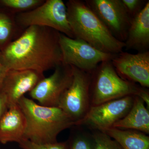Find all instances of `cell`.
Wrapping results in <instances>:
<instances>
[{
    "label": "cell",
    "instance_id": "6da1fadb",
    "mask_svg": "<svg viewBox=\"0 0 149 149\" xmlns=\"http://www.w3.org/2000/svg\"><path fill=\"white\" fill-rule=\"evenodd\" d=\"M60 32L47 27L30 26L0 52V60L7 70L43 72L62 64Z\"/></svg>",
    "mask_w": 149,
    "mask_h": 149
},
{
    "label": "cell",
    "instance_id": "7a4b0ae2",
    "mask_svg": "<svg viewBox=\"0 0 149 149\" xmlns=\"http://www.w3.org/2000/svg\"><path fill=\"white\" fill-rule=\"evenodd\" d=\"M65 5L74 38L83 40L106 53L116 54L123 51L125 43L112 35L85 1L69 0Z\"/></svg>",
    "mask_w": 149,
    "mask_h": 149
},
{
    "label": "cell",
    "instance_id": "3957f363",
    "mask_svg": "<svg viewBox=\"0 0 149 149\" xmlns=\"http://www.w3.org/2000/svg\"><path fill=\"white\" fill-rule=\"evenodd\" d=\"M18 104L26 118L24 139L37 144L55 143L60 133L74 126V122L58 107L41 105L25 96Z\"/></svg>",
    "mask_w": 149,
    "mask_h": 149
},
{
    "label": "cell",
    "instance_id": "277c9868",
    "mask_svg": "<svg viewBox=\"0 0 149 149\" xmlns=\"http://www.w3.org/2000/svg\"><path fill=\"white\" fill-rule=\"evenodd\" d=\"M91 76V106L126 96H137L142 87L120 77L111 60L100 63Z\"/></svg>",
    "mask_w": 149,
    "mask_h": 149
},
{
    "label": "cell",
    "instance_id": "5b68a950",
    "mask_svg": "<svg viewBox=\"0 0 149 149\" xmlns=\"http://www.w3.org/2000/svg\"><path fill=\"white\" fill-rule=\"evenodd\" d=\"M15 20L23 30L32 26L47 27L74 38L68 20L66 5L62 0H46L32 10L17 14Z\"/></svg>",
    "mask_w": 149,
    "mask_h": 149
},
{
    "label": "cell",
    "instance_id": "8992f818",
    "mask_svg": "<svg viewBox=\"0 0 149 149\" xmlns=\"http://www.w3.org/2000/svg\"><path fill=\"white\" fill-rule=\"evenodd\" d=\"M72 67V82L62 95L58 107L67 115L76 126L91 107V73Z\"/></svg>",
    "mask_w": 149,
    "mask_h": 149
},
{
    "label": "cell",
    "instance_id": "52a82bcc",
    "mask_svg": "<svg viewBox=\"0 0 149 149\" xmlns=\"http://www.w3.org/2000/svg\"><path fill=\"white\" fill-rule=\"evenodd\" d=\"M59 43L63 64L91 74L100 63L111 60L114 55L104 53L83 40L70 38L61 33Z\"/></svg>",
    "mask_w": 149,
    "mask_h": 149
},
{
    "label": "cell",
    "instance_id": "ba28073f",
    "mask_svg": "<svg viewBox=\"0 0 149 149\" xmlns=\"http://www.w3.org/2000/svg\"><path fill=\"white\" fill-rule=\"evenodd\" d=\"M134 96H126L91 106L83 119L76 126L84 125L102 132L113 128L115 123L122 119L130 111L133 105Z\"/></svg>",
    "mask_w": 149,
    "mask_h": 149
},
{
    "label": "cell",
    "instance_id": "9c48e42d",
    "mask_svg": "<svg viewBox=\"0 0 149 149\" xmlns=\"http://www.w3.org/2000/svg\"><path fill=\"white\" fill-rule=\"evenodd\" d=\"M54 70L50 76L43 78L29 93L31 99L41 105L58 107L62 95L72 82L71 65L62 63Z\"/></svg>",
    "mask_w": 149,
    "mask_h": 149
},
{
    "label": "cell",
    "instance_id": "30bf717a",
    "mask_svg": "<svg viewBox=\"0 0 149 149\" xmlns=\"http://www.w3.org/2000/svg\"><path fill=\"white\" fill-rule=\"evenodd\" d=\"M112 35L124 42L132 19L128 15L121 0H85Z\"/></svg>",
    "mask_w": 149,
    "mask_h": 149
},
{
    "label": "cell",
    "instance_id": "8fae6325",
    "mask_svg": "<svg viewBox=\"0 0 149 149\" xmlns=\"http://www.w3.org/2000/svg\"><path fill=\"white\" fill-rule=\"evenodd\" d=\"M111 62L120 77L149 88V51L135 54L123 51L114 54Z\"/></svg>",
    "mask_w": 149,
    "mask_h": 149
},
{
    "label": "cell",
    "instance_id": "7c38bea8",
    "mask_svg": "<svg viewBox=\"0 0 149 149\" xmlns=\"http://www.w3.org/2000/svg\"><path fill=\"white\" fill-rule=\"evenodd\" d=\"M45 77L44 73L35 70H8L0 92L5 96L8 109L18 104L24 95L32 91Z\"/></svg>",
    "mask_w": 149,
    "mask_h": 149
},
{
    "label": "cell",
    "instance_id": "4fadbf2b",
    "mask_svg": "<svg viewBox=\"0 0 149 149\" xmlns=\"http://www.w3.org/2000/svg\"><path fill=\"white\" fill-rule=\"evenodd\" d=\"M26 127V118L19 105L9 108L0 121V143H19L24 139Z\"/></svg>",
    "mask_w": 149,
    "mask_h": 149
},
{
    "label": "cell",
    "instance_id": "5bb4252c",
    "mask_svg": "<svg viewBox=\"0 0 149 149\" xmlns=\"http://www.w3.org/2000/svg\"><path fill=\"white\" fill-rule=\"evenodd\" d=\"M125 50L138 52L149 49V1L141 12L132 19L124 42Z\"/></svg>",
    "mask_w": 149,
    "mask_h": 149
},
{
    "label": "cell",
    "instance_id": "9a60e30c",
    "mask_svg": "<svg viewBox=\"0 0 149 149\" xmlns=\"http://www.w3.org/2000/svg\"><path fill=\"white\" fill-rule=\"evenodd\" d=\"M113 128L136 130L149 134V111L143 101L134 96L133 105L127 114L116 123Z\"/></svg>",
    "mask_w": 149,
    "mask_h": 149
},
{
    "label": "cell",
    "instance_id": "2e32d148",
    "mask_svg": "<svg viewBox=\"0 0 149 149\" xmlns=\"http://www.w3.org/2000/svg\"><path fill=\"white\" fill-rule=\"evenodd\" d=\"M104 132L116 141L123 149H149V137L142 132L115 128Z\"/></svg>",
    "mask_w": 149,
    "mask_h": 149
},
{
    "label": "cell",
    "instance_id": "e0dca14e",
    "mask_svg": "<svg viewBox=\"0 0 149 149\" xmlns=\"http://www.w3.org/2000/svg\"><path fill=\"white\" fill-rule=\"evenodd\" d=\"M23 31L17 24L15 15L0 6V52L17 38Z\"/></svg>",
    "mask_w": 149,
    "mask_h": 149
},
{
    "label": "cell",
    "instance_id": "ac0fdd59",
    "mask_svg": "<svg viewBox=\"0 0 149 149\" xmlns=\"http://www.w3.org/2000/svg\"><path fill=\"white\" fill-rule=\"evenodd\" d=\"M44 1V0H0V6L16 15L32 10Z\"/></svg>",
    "mask_w": 149,
    "mask_h": 149
},
{
    "label": "cell",
    "instance_id": "d6986e66",
    "mask_svg": "<svg viewBox=\"0 0 149 149\" xmlns=\"http://www.w3.org/2000/svg\"><path fill=\"white\" fill-rule=\"evenodd\" d=\"M67 142L68 149H94L92 135L81 132H73Z\"/></svg>",
    "mask_w": 149,
    "mask_h": 149
},
{
    "label": "cell",
    "instance_id": "ffe728a7",
    "mask_svg": "<svg viewBox=\"0 0 149 149\" xmlns=\"http://www.w3.org/2000/svg\"><path fill=\"white\" fill-rule=\"evenodd\" d=\"M92 136L94 149H123L116 141L105 132L96 131Z\"/></svg>",
    "mask_w": 149,
    "mask_h": 149
},
{
    "label": "cell",
    "instance_id": "44dd1931",
    "mask_svg": "<svg viewBox=\"0 0 149 149\" xmlns=\"http://www.w3.org/2000/svg\"><path fill=\"white\" fill-rule=\"evenodd\" d=\"M22 149H68L67 141L48 144H37L26 139H23L19 143Z\"/></svg>",
    "mask_w": 149,
    "mask_h": 149
},
{
    "label": "cell",
    "instance_id": "7402d4cb",
    "mask_svg": "<svg viewBox=\"0 0 149 149\" xmlns=\"http://www.w3.org/2000/svg\"><path fill=\"white\" fill-rule=\"evenodd\" d=\"M128 15L133 19L141 11L148 2L147 0H121Z\"/></svg>",
    "mask_w": 149,
    "mask_h": 149
},
{
    "label": "cell",
    "instance_id": "603a6c76",
    "mask_svg": "<svg viewBox=\"0 0 149 149\" xmlns=\"http://www.w3.org/2000/svg\"><path fill=\"white\" fill-rule=\"evenodd\" d=\"M146 88L141 87L139 93L136 96H138L143 101L148 109L149 108V93Z\"/></svg>",
    "mask_w": 149,
    "mask_h": 149
},
{
    "label": "cell",
    "instance_id": "cb8c5ba5",
    "mask_svg": "<svg viewBox=\"0 0 149 149\" xmlns=\"http://www.w3.org/2000/svg\"><path fill=\"white\" fill-rule=\"evenodd\" d=\"M8 109L5 96L0 92V121L3 116Z\"/></svg>",
    "mask_w": 149,
    "mask_h": 149
},
{
    "label": "cell",
    "instance_id": "d4e9b609",
    "mask_svg": "<svg viewBox=\"0 0 149 149\" xmlns=\"http://www.w3.org/2000/svg\"><path fill=\"white\" fill-rule=\"evenodd\" d=\"M8 70L3 65L0 60V90L1 88L4 79Z\"/></svg>",
    "mask_w": 149,
    "mask_h": 149
}]
</instances>
